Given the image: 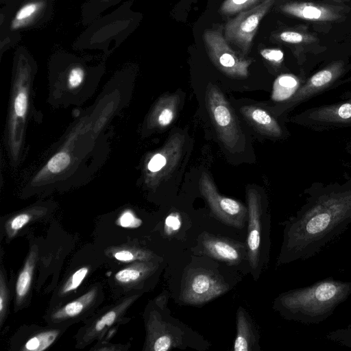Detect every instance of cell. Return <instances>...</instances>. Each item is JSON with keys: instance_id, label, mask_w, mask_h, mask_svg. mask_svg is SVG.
I'll use <instances>...</instances> for the list:
<instances>
[{"instance_id": "obj_8", "label": "cell", "mask_w": 351, "mask_h": 351, "mask_svg": "<svg viewBox=\"0 0 351 351\" xmlns=\"http://www.w3.org/2000/svg\"><path fill=\"white\" fill-rule=\"evenodd\" d=\"M53 0H15L1 16L5 33H17L21 30L38 27L46 22L52 12Z\"/></svg>"}, {"instance_id": "obj_19", "label": "cell", "mask_w": 351, "mask_h": 351, "mask_svg": "<svg viewBox=\"0 0 351 351\" xmlns=\"http://www.w3.org/2000/svg\"><path fill=\"white\" fill-rule=\"evenodd\" d=\"M121 0H90L83 8L84 23H89L107 8Z\"/></svg>"}, {"instance_id": "obj_4", "label": "cell", "mask_w": 351, "mask_h": 351, "mask_svg": "<svg viewBox=\"0 0 351 351\" xmlns=\"http://www.w3.org/2000/svg\"><path fill=\"white\" fill-rule=\"evenodd\" d=\"M248 231L247 238V259L257 278L266 262L269 248V222L264 215L261 195L254 189L247 191Z\"/></svg>"}, {"instance_id": "obj_27", "label": "cell", "mask_w": 351, "mask_h": 351, "mask_svg": "<svg viewBox=\"0 0 351 351\" xmlns=\"http://www.w3.org/2000/svg\"><path fill=\"white\" fill-rule=\"evenodd\" d=\"M88 271V268L86 267H82L76 271L71 278L70 280L67 282L64 288L63 289L64 293H67L69 291H71L72 290H74L77 289L82 282L83 281L84 278L86 276L87 273Z\"/></svg>"}, {"instance_id": "obj_21", "label": "cell", "mask_w": 351, "mask_h": 351, "mask_svg": "<svg viewBox=\"0 0 351 351\" xmlns=\"http://www.w3.org/2000/svg\"><path fill=\"white\" fill-rule=\"evenodd\" d=\"M259 0H225L221 6V12L224 14H233L241 12Z\"/></svg>"}, {"instance_id": "obj_30", "label": "cell", "mask_w": 351, "mask_h": 351, "mask_svg": "<svg viewBox=\"0 0 351 351\" xmlns=\"http://www.w3.org/2000/svg\"><path fill=\"white\" fill-rule=\"evenodd\" d=\"M261 55L266 60L275 64H280L284 59V53L279 49H264L261 51Z\"/></svg>"}, {"instance_id": "obj_36", "label": "cell", "mask_w": 351, "mask_h": 351, "mask_svg": "<svg viewBox=\"0 0 351 351\" xmlns=\"http://www.w3.org/2000/svg\"><path fill=\"white\" fill-rule=\"evenodd\" d=\"M116 259L121 261H129L134 258V254L129 251H119L114 254Z\"/></svg>"}, {"instance_id": "obj_16", "label": "cell", "mask_w": 351, "mask_h": 351, "mask_svg": "<svg viewBox=\"0 0 351 351\" xmlns=\"http://www.w3.org/2000/svg\"><path fill=\"white\" fill-rule=\"evenodd\" d=\"M246 120L261 132L274 138H283L289 132L274 114L256 106H245L241 108Z\"/></svg>"}, {"instance_id": "obj_34", "label": "cell", "mask_w": 351, "mask_h": 351, "mask_svg": "<svg viewBox=\"0 0 351 351\" xmlns=\"http://www.w3.org/2000/svg\"><path fill=\"white\" fill-rule=\"evenodd\" d=\"M116 318V313L114 311H110L104 315L101 319H99L95 326V329L97 331L102 330L105 326H110Z\"/></svg>"}, {"instance_id": "obj_6", "label": "cell", "mask_w": 351, "mask_h": 351, "mask_svg": "<svg viewBox=\"0 0 351 351\" xmlns=\"http://www.w3.org/2000/svg\"><path fill=\"white\" fill-rule=\"evenodd\" d=\"M206 101L219 138L228 149H237L242 139V131L224 95L217 86L210 85L206 89Z\"/></svg>"}, {"instance_id": "obj_9", "label": "cell", "mask_w": 351, "mask_h": 351, "mask_svg": "<svg viewBox=\"0 0 351 351\" xmlns=\"http://www.w3.org/2000/svg\"><path fill=\"white\" fill-rule=\"evenodd\" d=\"M199 184L201 193L213 214L219 220L226 225L239 229L245 226L248 219L247 208L234 199L221 195L206 172L202 173Z\"/></svg>"}, {"instance_id": "obj_39", "label": "cell", "mask_w": 351, "mask_h": 351, "mask_svg": "<svg viewBox=\"0 0 351 351\" xmlns=\"http://www.w3.org/2000/svg\"><path fill=\"white\" fill-rule=\"evenodd\" d=\"M348 82H351V75L348 77Z\"/></svg>"}, {"instance_id": "obj_23", "label": "cell", "mask_w": 351, "mask_h": 351, "mask_svg": "<svg viewBox=\"0 0 351 351\" xmlns=\"http://www.w3.org/2000/svg\"><path fill=\"white\" fill-rule=\"evenodd\" d=\"M27 91L23 86H19L14 100V117L23 119L27 109Z\"/></svg>"}, {"instance_id": "obj_20", "label": "cell", "mask_w": 351, "mask_h": 351, "mask_svg": "<svg viewBox=\"0 0 351 351\" xmlns=\"http://www.w3.org/2000/svg\"><path fill=\"white\" fill-rule=\"evenodd\" d=\"M58 335L56 331L40 333L31 338L26 343L25 348L28 350L41 351L48 348L55 340Z\"/></svg>"}, {"instance_id": "obj_15", "label": "cell", "mask_w": 351, "mask_h": 351, "mask_svg": "<svg viewBox=\"0 0 351 351\" xmlns=\"http://www.w3.org/2000/svg\"><path fill=\"white\" fill-rule=\"evenodd\" d=\"M283 12L311 22H335L342 14L339 8L311 1H293L281 7Z\"/></svg>"}, {"instance_id": "obj_1", "label": "cell", "mask_w": 351, "mask_h": 351, "mask_svg": "<svg viewBox=\"0 0 351 351\" xmlns=\"http://www.w3.org/2000/svg\"><path fill=\"white\" fill-rule=\"evenodd\" d=\"M304 194V204L285 223L278 265L315 256L351 225V178L315 182Z\"/></svg>"}, {"instance_id": "obj_31", "label": "cell", "mask_w": 351, "mask_h": 351, "mask_svg": "<svg viewBox=\"0 0 351 351\" xmlns=\"http://www.w3.org/2000/svg\"><path fill=\"white\" fill-rule=\"evenodd\" d=\"M141 276V272L139 270L134 269H125L117 273L115 278L120 282H128L138 279Z\"/></svg>"}, {"instance_id": "obj_26", "label": "cell", "mask_w": 351, "mask_h": 351, "mask_svg": "<svg viewBox=\"0 0 351 351\" xmlns=\"http://www.w3.org/2000/svg\"><path fill=\"white\" fill-rule=\"evenodd\" d=\"M330 341L351 348V328H340L328 332L326 335Z\"/></svg>"}, {"instance_id": "obj_3", "label": "cell", "mask_w": 351, "mask_h": 351, "mask_svg": "<svg viewBox=\"0 0 351 351\" xmlns=\"http://www.w3.org/2000/svg\"><path fill=\"white\" fill-rule=\"evenodd\" d=\"M350 71L351 63L348 60L337 59L330 61L300 81L287 99L278 102L279 114L289 112L313 97L348 82L346 76Z\"/></svg>"}, {"instance_id": "obj_12", "label": "cell", "mask_w": 351, "mask_h": 351, "mask_svg": "<svg viewBox=\"0 0 351 351\" xmlns=\"http://www.w3.org/2000/svg\"><path fill=\"white\" fill-rule=\"evenodd\" d=\"M227 290V285L215 274L196 270L187 276L181 297L185 303L200 304L223 294Z\"/></svg>"}, {"instance_id": "obj_32", "label": "cell", "mask_w": 351, "mask_h": 351, "mask_svg": "<svg viewBox=\"0 0 351 351\" xmlns=\"http://www.w3.org/2000/svg\"><path fill=\"white\" fill-rule=\"evenodd\" d=\"M119 223L125 228H136L141 224V221L136 218L131 212L126 211L119 217Z\"/></svg>"}, {"instance_id": "obj_28", "label": "cell", "mask_w": 351, "mask_h": 351, "mask_svg": "<svg viewBox=\"0 0 351 351\" xmlns=\"http://www.w3.org/2000/svg\"><path fill=\"white\" fill-rule=\"evenodd\" d=\"M84 70L80 66H75L71 69L68 75V84L69 88H75L79 86L83 82Z\"/></svg>"}, {"instance_id": "obj_14", "label": "cell", "mask_w": 351, "mask_h": 351, "mask_svg": "<svg viewBox=\"0 0 351 351\" xmlns=\"http://www.w3.org/2000/svg\"><path fill=\"white\" fill-rule=\"evenodd\" d=\"M184 143L183 134L171 135L162 150L152 156L147 165V170L162 178L171 174L181 158Z\"/></svg>"}, {"instance_id": "obj_7", "label": "cell", "mask_w": 351, "mask_h": 351, "mask_svg": "<svg viewBox=\"0 0 351 351\" xmlns=\"http://www.w3.org/2000/svg\"><path fill=\"white\" fill-rule=\"evenodd\" d=\"M203 40L211 61L221 72L236 78L248 75L252 60L239 56L233 51L220 32L206 30Z\"/></svg>"}, {"instance_id": "obj_22", "label": "cell", "mask_w": 351, "mask_h": 351, "mask_svg": "<svg viewBox=\"0 0 351 351\" xmlns=\"http://www.w3.org/2000/svg\"><path fill=\"white\" fill-rule=\"evenodd\" d=\"M90 293H89L88 294L84 295L83 298L69 303L64 307L62 311L58 312V313L56 315V317H73L78 315L83 310L87 301L90 300L92 298Z\"/></svg>"}, {"instance_id": "obj_35", "label": "cell", "mask_w": 351, "mask_h": 351, "mask_svg": "<svg viewBox=\"0 0 351 351\" xmlns=\"http://www.w3.org/2000/svg\"><path fill=\"white\" fill-rule=\"evenodd\" d=\"M29 216L27 214H21L16 216L11 222L13 230H19L29 221Z\"/></svg>"}, {"instance_id": "obj_18", "label": "cell", "mask_w": 351, "mask_h": 351, "mask_svg": "<svg viewBox=\"0 0 351 351\" xmlns=\"http://www.w3.org/2000/svg\"><path fill=\"white\" fill-rule=\"evenodd\" d=\"M177 95H169L161 98L154 112V121L159 128H165L174 120L179 104Z\"/></svg>"}, {"instance_id": "obj_2", "label": "cell", "mask_w": 351, "mask_h": 351, "mask_svg": "<svg viewBox=\"0 0 351 351\" xmlns=\"http://www.w3.org/2000/svg\"><path fill=\"white\" fill-rule=\"evenodd\" d=\"M351 295V281L329 277L304 287L280 293L274 308L286 319L318 324Z\"/></svg>"}, {"instance_id": "obj_11", "label": "cell", "mask_w": 351, "mask_h": 351, "mask_svg": "<svg viewBox=\"0 0 351 351\" xmlns=\"http://www.w3.org/2000/svg\"><path fill=\"white\" fill-rule=\"evenodd\" d=\"M127 7L126 4H124L112 14L93 23L87 30L106 32L90 36H81L77 47H104V44H110L115 38H125L129 34L130 25L132 23L131 17L129 16V8L126 10Z\"/></svg>"}, {"instance_id": "obj_13", "label": "cell", "mask_w": 351, "mask_h": 351, "mask_svg": "<svg viewBox=\"0 0 351 351\" xmlns=\"http://www.w3.org/2000/svg\"><path fill=\"white\" fill-rule=\"evenodd\" d=\"M200 252L230 265H237L241 262L245 248L239 243L229 239L204 232L198 241Z\"/></svg>"}, {"instance_id": "obj_37", "label": "cell", "mask_w": 351, "mask_h": 351, "mask_svg": "<svg viewBox=\"0 0 351 351\" xmlns=\"http://www.w3.org/2000/svg\"><path fill=\"white\" fill-rule=\"evenodd\" d=\"M345 151L351 156V138L349 139L345 146Z\"/></svg>"}, {"instance_id": "obj_38", "label": "cell", "mask_w": 351, "mask_h": 351, "mask_svg": "<svg viewBox=\"0 0 351 351\" xmlns=\"http://www.w3.org/2000/svg\"><path fill=\"white\" fill-rule=\"evenodd\" d=\"M3 297L2 295L0 296V311H2L3 305Z\"/></svg>"}, {"instance_id": "obj_24", "label": "cell", "mask_w": 351, "mask_h": 351, "mask_svg": "<svg viewBox=\"0 0 351 351\" xmlns=\"http://www.w3.org/2000/svg\"><path fill=\"white\" fill-rule=\"evenodd\" d=\"M71 162L70 156L65 152H58L48 161L46 167L49 171L56 173L65 169Z\"/></svg>"}, {"instance_id": "obj_10", "label": "cell", "mask_w": 351, "mask_h": 351, "mask_svg": "<svg viewBox=\"0 0 351 351\" xmlns=\"http://www.w3.org/2000/svg\"><path fill=\"white\" fill-rule=\"evenodd\" d=\"M275 0H264L250 9L241 12L225 27V38L247 53L260 23L272 7Z\"/></svg>"}, {"instance_id": "obj_25", "label": "cell", "mask_w": 351, "mask_h": 351, "mask_svg": "<svg viewBox=\"0 0 351 351\" xmlns=\"http://www.w3.org/2000/svg\"><path fill=\"white\" fill-rule=\"evenodd\" d=\"M32 273V265L27 263L23 270L20 274L16 282V290L19 297H23L28 291Z\"/></svg>"}, {"instance_id": "obj_29", "label": "cell", "mask_w": 351, "mask_h": 351, "mask_svg": "<svg viewBox=\"0 0 351 351\" xmlns=\"http://www.w3.org/2000/svg\"><path fill=\"white\" fill-rule=\"evenodd\" d=\"M279 39L289 44H300L307 40L306 36L303 34L293 30H286L282 32L279 35Z\"/></svg>"}, {"instance_id": "obj_5", "label": "cell", "mask_w": 351, "mask_h": 351, "mask_svg": "<svg viewBox=\"0 0 351 351\" xmlns=\"http://www.w3.org/2000/svg\"><path fill=\"white\" fill-rule=\"evenodd\" d=\"M290 121L315 132L350 128L351 97L306 108L291 117Z\"/></svg>"}, {"instance_id": "obj_33", "label": "cell", "mask_w": 351, "mask_h": 351, "mask_svg": "<svg viewBox=\"0 0 351 351\" xmlns=\"http://www.w3.org/2000/svg\"><path fill=\"white\" fill-rule=\"evenodd\" d=\"M181 226V219L177 213L170 214L165 220V229L167 234H171L177 231Z\"/></svg>"}, {"instance_id": "obj_17", "label": "cell", "mask_w": 351, "mask_h": 351, "mask_svg": "<svg viewBox=\"0 0 351 351\" xmlns=\"http://www.w3.org/2000/svg\"><path fill=\"white\" fill-rule=\"evenodd\" d=\"M258 335L251 319L242 307L237 313V336L235 338L234 351H252L258 346Z\"/></svg>"}]
</instances>
